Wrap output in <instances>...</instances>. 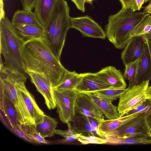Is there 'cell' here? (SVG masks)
Instances as JSON below:
<instances>
[{
  "mask_svg": "<svg viewBox=\"0 0 151 151\" xmlns=\"http://www.w3.org/2000/svg\"><path fill=\"white\" fill-rule=\"evenodd\" d=\"M151 111V102L147 100L142 104L129 112L126 115L130 114L136 113H144L147 116Z\"/></svg>",
  "mask_w": 151,
  "mask_h": 151,
  "instance_id": "obj_33",
  "label": "cell"
},
{
  "mask_svg": "<svg viewBox=\"0 0 151 151\" xmlns=\"http://www.w3.org/2000/svg\"><path fill=\"white\" fill-rule=\"evenodd\" d=\"M0 109L6 118L9 129L14 128L17 125L21 124L14 104L6 96L1 93Z\"/></svg>",
  "mask_w": 151,
  "mask_h": 151,
  "instance_id": "obj_20",
  "label": "cell"
},
{
  "mask_svg": "<svg viewBox=\"0 0 151 151\" xmlns=\"http://www.w3.org/2000/svg\"><path fill=\"white\" fill-rule=\"evenodd\" d=\"M25 83L21 82L15 85L22 112L23 125L35 126L37 121L45 114L38 106L33 95L27 89Z\"/></svg>",
  "mask_w": 151,
  "mask_h": 151,
  "instance_id": "obj_6",
  "label": "cell"
},
{
  "mask_svg": "<svg viewBox=\"0 0 151 151\" xmlns=\"http://www.w3.org/2000/svg\"><path fill=\"white\" fill-rule=\"evenodd\" d=\"M125 89L109 88L94 92L93 94L107 101L112 102L119 98L121 95L126 90Z\"/></svg>",
  "mask_w": 151,
  "mask_h": 151,
  "instance_id": "obj_29",
  "label": "cell"
},
{
  "mask_svg": "<svg viewBox=\"0 0 151 151\" xmlns=\"http://www.w3.org/2000/svg\"><path fill=\"white\" fill-rule=\"evenodd\" d=\"M86 94L91 98L107 119H114L119 117L120 114L117 110V107L113 104L112 102L100 97L94 94Z\"/></svg>",
  "mask_w": 151,
  "mask_h": 151,
  "instance_id": "obj_22",
  "label": "cell"
},
{
  "mask_svg": "<svg viewBox=\"0 0 151 151\" xmlns=\"http://www.w3.org/2000/svg\"><path fill=\"white\" fill-rule=\"evenodd\" d=\"M21 54L24 72L40 74L50 83L53 88L59 83L66 69L42 38L26 41Z\"/></svg>",
  "mask_w": 151,
  "mask_h": 151,
  "instance_id": "obj_1",
  "label": "cell"
},
{
  "mask_svg": "<svg viewBox=\"0 0 151 151\" xmlns=\"http://www.w3.org/2000/svg\"><path fill=\"white\" fill-rule=\"evenodd\" d=\"M121 4L122 8L130 9L132 0H119Z\"/></svg>",
  "mask_w": 151,
  "mask_h": 151,
  "instance_id": "obj_38",
  "label": "cell"
},
{
  "mask_svg": "<svg viewBox=\"0 0 151 151\" xmlns=\"http://www.w3.org/2000/svg\"><path fill=\"white\" fill-rule=\"evenodd\" d=\"M147 13H149L151 14V8L148 10Z\"/></svg>",
  "mask_w": 151,
  "mask_h": 151,
  "instance_id": "obj_46",
  "label": "cell"
},
{
  "mask_svg": "<svg viewBox=\"0 0 151 151\" xmlns=\"http://www.w3.org/2000/svg\"><path fill=\"white\" fill-rule=\"evenodd\" d=\"M111 88L125 89L127 84L121 71L113 66H108L96 73Z\"/></svg>",
  "mask_w": 151,
  "mask_h": 151,
  "instance_id": "obj_17",
  "label": "cell"
},
{
  "mask_svg": "<svg viewBox=\"0 0 151 151\" xmlns=\"http://www.w3.org/2000/svg\"><path fill=\"white\" fill-rule=\"evenodd\" d=\"M75 111L76 114H83L95 119L99 122L104 116L91 98L87 94L78 93L76 99Z\"/></svg>",
  "mask_w": 151,
  "mask_h": 151,
  "instance_id": "obj_11",
  "label": "cell"
},
{
  "mask_svg": "<svg viewBox=\"0 0 151 151\" xmlns=\"http://www.w3.org/2000/svg\"><path fill=\"white\" fill-rule=\"evenodd\" d=\"M72 125L76 133L95 135L105 139L99 129V122L93 118L76 114Z\"/></svg>",
  "mask_w": 151,
  "mask_h": 151,
  "instance_id": "obj_13",
  "label": "cell"
},
{
  "mask_svg": "<svg viewBox=\"0 0 151 151\" xmlns=\"http://www.w3.org/2000/svg\"><path fill=\"white\" fill-rule=\"evenodd\" d=\"M10 130L19 137L29 142L34 143L28 136L25 125L19 124L13 128H10Z\"/></svg>",
  "mask_w": 151,
  "mask_h": 151,
  "instance_id": "obj_32",
  "label": "cell"
},
{
  "mask_svg": "<svg viewBox=\"0 0 151 151\" xmlns=\"http://www.w3.org/2000/svg\"><path fill=\"white\" fill-rule=\"evenodd\" d=\"M11 23L13 25H32L43 28L34 12L24 9L18 10L14 13Z\"/></svg>",
  "mask_w": 151,
  "mask_h": 151,
  "instance_id": "obj_25",
  "label": "cell"
},
{
  "mask_svg": "<svg viewBox=\"0 0 151 151\" xmlns=\"http://www.w3.org/2000/svg\"><path fill=\"white\" fill-rule=\"evenodd\" d=\"M70 8L65 0H59L44 28L42 38L60 60L67 32L70 28Z\"/></svg>",
  "mask_w": 151,
  "mask_h": 151,
  "instance_id": "obj_2",
  "label": "cell"
},
{
  "mask_svg": "<svg viewBox=\"0 0 151 151\" xmlns=\"http://www.w3.org/2000/svg\"><path fill=\"white\" fill-rule=\"evenodd\" d=\"M29 11H31L35 8L37 0H26Z\"/></svg>",
  "mask_w": 151,
  "mask_h": 151,
  "instance_id": "obj_39",
  "label": "cell"
},
{
  "mask_svg": "<svg viewBox=\"0 0 151 151\" xmlns=\"http://www.w3.org/2000/svg\"><path fill=\"white\" fill-rule=\"evenodd\" d=\"M68 129V130H63L59 129H56L55 134L61 136L64 138L70 137L77 133L75 132L72 125L70 122L67 124Z\"/></svg>",
  "mask_w": 151,
  "mask_h": 151,
  "instance_id": "obj_34",
  "label": "cell"
},
{
  "mask_svg": "<svg viewBox=\"0 0 151 151\" xmlns=\"http://www.w3.org/2000/svg\"><path fill=\"white\" fill-rule=\"evenodd\" d=\"M57 112L60 121L67 124L73 122L75 116V106L78 93L75 89L58 90L52 88Z\"/></svg>",
  "mask_w": 151,
  "mask_h": 151,
  "instance_id": "obj_8",
  "label": "cell"
},
{
  "mask_svg": "<svg viewBox=\"0 0 151 151\" xmlns=\"http://www.w3.org/2000/svg\"><path fill=\"white\" fill-rule=\"evenodd\" d=\"M149 1V0H145V3H146L148 1Z\"/></svg>",
  "mask_w": 151,
  "mask_h": 151,
  "instance_id": "obj_47",
  "label": "cell"
},
{
  "mask_svg": "<svg viewBox=\"0 0 151 151\" xmlns=\"http://www.w3.org/2000/svg\"><path fill=\"white\" fill-rule=\"evenodd\" d=\"M151 0H149V1H150Z\"/></svg>",
  "mask_w": 151,
  "mask_h": 151,
  "instance_id": "obj_48",
  "label": "cell"
},
{
  "mask_svg": "<svg viewBox=\"0 0 151 151\" xmlns=\"http://www.w3.org/2000/svg\"><path fill=\"white\" fill-rule=\"evenodd\" d=\"M70 28L78 30L85 36L105 39V32L99 24L87 15L71 17Z\"/></svg>",
  "mask_w": 151,
  "mask_h": 151,
  "instance_id": "obj_10",
  "label": "cell"
},
{
  "mask_svg": "<svg viewBox=\"0 0 151 151\" xmlns=\"http://www.w3.org/2000/svg\"><path fill=\"white\" fill-rule=\"evenodd\" d=\"M25 41L7 17L0 20V54L4 58L5 66L25 73L21 51Z\"/></svg>",
  "mask_w": 151,
  "mask_h": 151,
  "instance_id": "obj_4",
  "label": "cell"
},
{
  "mask_svg": "<svg viewBox=\"0 0 151 151\" xmlns=\"http://www.w3.org/2000/svg\"><path fill=\"white\" fill-rule=\"evenodd\" d=\"M145 39L144 49L139 58L136 85L151 78V41Z\"/></svg>",
  "mask_w": 151,
  "mask_h": 151,
  "instance_id": "obj_16",
  "label": "cell"
},
{
  "mask_svg": "<svg viewBox=\"0 0 151 151\" xmlns=\"http://www.w3.org/2000/svg\"><path fill=\"white\" fill-rule=\"evenodd\" d=\"M149 81L127 88L119 98L117 110L119 117L125 115L147 100L145 92L149 86Z\"/></svg>",
  "mask_w": 151,
  "mask_h": 151,
  "instance_id": "obj_7",
  "label": "cell"
},
{
  "mask_svg": "<svg viewBox=\"0 0 151 151\" xmlns=\"http://www.w3.org/2000/svg\"><path fill=\"white\" fill-rule=\"evenodd\" d=\"M145 94L147 100L151 102V86H149L147 88Z\"/></svg>",
  "mask_w": 151,
  "mask_h": 151,
  "instance_id": "obj_41",
  "label": "cell"
},
{
  "mask_svg": "<svg viewBox=\"0 0 151 151\" xmlns=\"http://www.w3.org/2000/svg\"><path fill=\"white\" fill-rule=\"evenodd\" d=\"M145 0H132L131 9L134 12L139 10L145 3Z\"/></svg>",
  "mask_w": 151,
  "mask_h": 151,
  "instance_id": "obj_35",
  "label": "cell"
},
{
  "mask_svg": "<svg viewBox=\"0 0 151 151\" xmlns=\"http://www.w3.org/2000/svg\"><path fill=\"white\" fill-rule=\"evenodd\" d=\"M28 136L35 143L48 144L49 142L46 140L36 130L35 126L24 125Z\"/></svg>",
  "mask_w": 151,
  "mask_h": 151,
  "instance_id": "obj_30",
  "label": "cell"
},
{
  "mask_svg": "<svg viewBox=\"0 0 151 151\" xmlns=\"http://www.w3.org/2000/svg\"><path fill=\"white\" fill-rule=\"evenodd\" d=\"M139 60V58L125 66V68L123 76L124 78L129 81L128 87H132L136 85Z\"/></svg>",
  "mask_w": 151,
  "mask_h": 151,
  "instance_id": "obj_28",
  "label": "cell"
},
{
  "mask_svg": "<svg viewBox=\"0 0 151 151\" xmlns=\"http://www.w3.org/2000/svg\"><path fill=\"white\" fill-rule=\"evenodd\" d=\"M86 2L87 3L90 4H92V2L93 1L95 0H85Z\"/></svg>",
  "mask_w": 151,
  "mask_h": 151,
  "instance_id": "obj_45",
  "label": "cell"
},
{
  "mask_svg": "<svg viewBox=\"0 0 151 151\" xmlns=\"http://www.w3.org/2000/svg\"><path fill=\"white\" fill-rule=\"evenodd\" d=\"M142 113L138 112L126 115L118 118L111 119H104L99 122L100 132L104 136L105 134L115 130L122 125L138 116Z\"/></svg>",
  "mask_w": 151,
  "mask_h": 151,
  "instance_id": "obj_18",
  "label": "cell"
},
{
  "mask_svg": "<svg viewBox=\"0 0 151 151\" xmlns=\"http://www.w3.org/2000/svg\"><path fill=\"white\" fill-rule=\"evenodd\" d=\"M151 134L145 113L122 125L115 130L104 135L129 137Z\"/></svg>",
  "mask_w": 151,
  "mask_h": 151,
  "instance_id": "obj_9",
  "label": "cell"
},
{
  "mask_svg": "<svg viewBox=\"0 0 151 151\" xmlns=\"http://www.w3.org/2000/svg\"><path fill=\"white\" fill-rule=\"evenodd\" d=\"M82 145L89 144H104L107 143V141L105 139L95 135H84L81 134L77 139Z\"/></svg>",
  "mask_w": 151,
  "mask_h": 151,
  "instance_id": "obj_31",
  "label": "cell"
},
{
  "mask_svg": "<svg viewBox=\"0 0 151 151\" xmlns=\"http://www.w3.org/2000/svg\"><path fill=\"white\" fill-rule=\"evenodd\" d=\"M81 81L75 88L79 93H93L101 90L111 88L96 73L79 74Z\"/></svg>",
  "mask_w": 151,
  "mask_h": 151,
  "instance_id": "obj_14",
  "label": "cell"
},
{
  "mask_svg": "<svg viewBox=\"0 0 151 151\" xmlns=\"http://www.w3.org/2000/svg\"><path fill=\"white\" fill-rule=\"evenodd\" d=\"M20 1L22 4L23 9L27 11H29L26 0H20Z\"/></svg>",
  "mask_w": 151,
  "mask_h": 151,
  "instance_id": "obj_43",
  "label": "cell"
},
{
  "mask_svg": "<svg viewBox=\"0 0 151 151\" xmlns=\"http://www.w3.org/2000/svg\"><path fill=\"white\" fill-rule=\"evenodd\" d=\"M59 0H37L34 12L44 28Z\"/></svg>",
  "mask_w": 151,
  "mask_h": 151,
  "instance_id": "obj_19",
  "label": "cell"
},
{
  "mask_svg": "<svg viewBox=\"0 0 151 151\" xmlns=\"http://www.w3.org/2000/svg\"><path fill=\"white\" fill-rule=\"evenodd\" d=\"M58 124L55 119L44 114L37 121L34 126L36 131L45 138L54 136Z\"/></svg>",
  "mask_w": 151,
  "mask_h": 151,
  "instance_id": "obj_21",
  "label": "cell"
},
{
  "mask_svg": "<svg viewBox=\"0 0 151 151\" xmlns=\"http://www.w3.org/2000/svg\"><path fill=\"white\" fill-rule=\"evenodd\" d=\"M150 132H151V131H150Z\"/></svg>",
  "mask_w": 151,
  "mask_h": 151,
  "instance_id": "obj_49",
  "label": "cell"
},
{
  "mask_svg": "<svg viewBox=\"0 0 151 151\" xmlns=\"http://www.w3.org/2000/svg\"><path fill=\"white\" fill-rule=\"evenodd\" d=\"M25 73L30 76L37 91L43 96L45 103L49 110L56 107L53 93V88L50 83L44 76L38 73L26 71Z\"/></svg>",
  "mask_w": 151,
  "mask_h": 151,
  "instance_id": "obj_12",
  "label": "cell"
},
{
  "mask_svg": "<svg viewBox=\"0 0 151 151\" xmlns=\"http://www.w3.org/2000/svg\"><path fill=\"white\" fill-rule=\"evenodd\" d=\"M146 121L150 131H151V111L146 116Z\"/></svg>",
  "mask_w": 151,
  "mask_h": 151,
  "instance_id": "obj_42",
  "label": "cell"
},
{
  "mask_svg": "<svg viewBox=\"0 0 151 151\" xmlns=\"http://www.w3.org/2000/svg\"><path fill=\"white\" fill-rule=\"evenodd\" d=\"M139 37L151 40V16H145L134 27L129 34L130 38Z\"/></svg>",
  "mask_w": 151,
  "mask_h": 151,
  "instance_id": "obj_27",
  "label": "cell"
},
{
  "mask_svg": "<svg viewBox=\"0 0 151 151\" xmlns=\"http://www.w3.org/2000/svg\"><path fill=\"white\" fill-rule=\"evenodd\" d=\"M0 20L5 17V13L4 9V4L3 0H0Z\"/></svg>",
  "mask_w": 151,
  "mask_h": 151,
  "instance_id": "obj_40",
  "label": "cell"
},
{
  "mask_svg": "<svg viewBox=\"0 0 151 151\" xmlns=\"http://www.w3.org/2000/svg\"><path fill=\"white\" fill-rule=\"evenodd\" d=\"M149 14L136 12L131 9L122 8L116 14L109 16L105 27L106 37L116 48H124L130 39L131 32L145 16Z\"/></svg>",
  "mask_w": 151,
  "mask_h": 151,
  "instance_id": "obj_3",
  "label": "cell"
},
{
  "mask_svg": "<svg viewBox=\"0 0 151 151\" xmlns=\"http://www.w3.org/2000/svg\"><path fill=\"white\" fill-rule=\"evenodd\" d=\"M105 139L111 144H151V134L129 137L105 136Z\"/></svg>",
  "mask_w": 151,
  "mask_h": 151,
  "instance_id": "obj_24",
  "label": "cell"
},
{
  "mask_svg": "<svg viewBox=\"0 0 151 151\" xmlns=\"http://www.w3.org/2000/svg\"><path fill=\"white\" fill-rule=\"evenodd\" d=\"M13 25L17 33L25 41L42 38L44 35V29L39 27L28 24Z\"/></svg>",
  "mask_w": 151,
  "mask_h": 151,
  "instance_id": "obj_23",
  "label": "cell"
},
{
  "mask_svg": "<svg viewBox=\"0 0 151 151\" xmlns=\"http://www.w3.org/2000/svg\"><path fill=\"white\" fill-rule=\"evenodd\" d=\"M82 134L81 133H77L74 134L70 137L65 138L64 139L60 141L61 143H65L73 140L77 139Z\"/></svg>",
  "mask_w": 151,
  "mask_h": 151,
  "instance_id": "obj_37",
  "label": "cell"
},
{
  "mask_svg": "<svg viewBox=\"0 0 151 151\" xmlns=\"http://www.w3.org/2000/svg\"><path fill=\"white\" fill-rule=\"evenodd\" d=\"M81 80L79 74L66 69L60 82L53 88L58 90L75 89Z\"/></svg>",
  "mask_w": 151,
  "mask_h": 151,
  "instance_id": "obj_26",
  "label": "cell"
},
{
  "mask_svg": "<svg viewBox=\"0 0 151 151\" xmlns=\"http://www.w3.org/2000/svg\"><path fill=\"white\" fill-rule=\"evenodd\" d=\"M77 8L83 12L85 11V0H71Z\"/></svg>",
  "mask_w": 151,
  "mask_h": 151,
  "instance_id": "obj_36",
  "label": "cell"
},
{
  "mask_svg": "<svg viewBox=\"0 0 151 151\" xmlns=\"http://www.w3.org/2000/svg\"><path fill=\"white\" fill-rule=\"evenodd\" d=\"M151 8V1H150L149 3L144 8V10L143 12L147 13L148 10Z\"/></svg>",
  "mask_w": 151,
  "mask_h": 151,
  "instance_id": "obj_44",
  "label": "cell"
},
{
  "mask_svg": "<svg viewBox=\"0 0 151 151\" xmlns=\"http://www.w3.org/2000/svg\"><path fill=\"white\" fill-rule=\"evenodd\" d=\"M145 44V39L142 37H131L121 53V58L124 65L139 59L143 52Z\"/></svg>",
  "mask_w": 151,
  "mask_h": 151,
  "instance_id": "obj_15",
  "label": "cell"
},
{
  "mask_svg": "<svg viewBox=\"0 0 151 151\" xmlns=\"http://www.w3.org/2000/svg\"><path fill=\"white\" fill-rule=\"evenodd\" d=\"M27 77L24 73L4 65L0 58V93L6 96L14 104L19 121L23 124L22 113L19 102L16 84L21 82L26 83Z\"/></svg>",
  "mask_w": 151,
  "mask_h": 151,
  "instance_id": "obj_5",
  "label": "cell"
}]
</instances>
